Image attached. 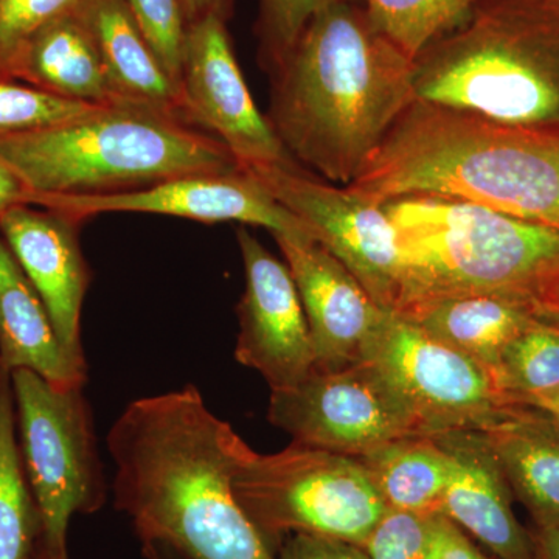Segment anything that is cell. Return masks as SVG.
I'll list each match as a JSON object with an SVG mask.
<instances>
[{
	"label": "cell",
	"mask_w": 559,
	"mask_h": 559,
	"mask_svg": "<svg viewBox=\"0 0 559 559\" xmlns=\"http://www.w3.org/2000/svg\"><path fill=\"white\" fill-rule=\"evenodd\" d=\"M22 468L43 518V540L68 547L70 521L108 499L94 417L84 385L58 388L35 371H11Z\"/></svg>",
	"instance_id": "8"
},
{
	"label": "cell",
	"mask_w": 559,
	"mask_h": 559,
	"mask_svg": "<svg viewBox=\"0 0 559 559\" xmlns=\"http://www.w3.org/2000/svg\"><path fill=\"white\" fill-rule=\"evenodd\" d=\"M489 374L509 406L546 409L559 399V323L538 322L522 331Z\"/></svg>",
	"instance_id": "25"
},
{
	"label": "cell",
	"mask_w": 559,
	"mask_h": 559,
	"mask_svg": "<svg viewBox=\"0 0 559 559\" xmlns=\"http://www.w3.org/2000/svg\"><path fill=\"white\" fill-rule=\"evenodd\" d=\"M414 64L374 27L362 0L334 3L267 73L264 116L301 167L348 186L415 100Z\"/></svg>",
	"instance_id": "2"
},
{
	"label": "cell",
	"mask_w": 559,
	"mask_h": 559,
	"mask_svg": "<svg viewBox=\"0 0 559 559\" xmlns=\"http://www.w3.org/2000/svg\"><path fill=\"white\" fill-rule=\"evenodd\" d=\"M399 234L395 310L460 294L518 301L559 323V230L439 197L384 204Z\"/></svg>",
	"instance_id": "4"
},
{
	"label": "cell",
	"mask_w": 559,
	"mask_h": 559,
	"mask_svg": "<svg viewBox=\"0 0 559 559\" xmlns=\"http://www.w3.org/2000/svg\"><path fill=\"white\" fill-rule=\"evenodd\" d=\"M436 559H498L492 555L481 551L480 547L473 543L471 536L466 535L462 528L452 524L448 518L443 520L441 527V539L439 554Z\"/></svg>",
	"instance_id": "33"
},
{
	"label": "cell",
	"mask_w": 559,
	"mask_h": 559,
	"mask_svg": "<svg viewBox=\"0 0 559 559\" xmlns=\"http://www.w3.org/2000/svg\"><path fill=\"white\" fill-rule=\"evenodd\" d=\"M362 360L388 378L425 436L480 430L509 406L485 367L393 311L382 310Z\"/></svg>",
	"instance_id": "9"
},
{
	"label": "cell",
	"mask_w": 559,
	"mask_h": 559,
	"mask_svg": "<svg viewBox=\"0 0 559 559\" xmlns=\"http://www.w3.org/2000/svg\"><path fill=\"white\" fill-rule=\"evenodd\" d=\"M234 491L274 554L290 535L362 547L388 510L358 459L299 443L275 454L246 444Z\"/></svg>",
	"instance_id": "7"
},
{
	"label": "cell",
	"mask_w": 559,
	"mask_h": 559,
	"mask_svg": "<svg viewBox=\"0 0 559 559\" xmlns=\"http://www.w3.org/2000/svg\"><path fill=\"white\" fill-rule=\"evenodd\" d=\"M142 554L146 559H189L167 546L148 547V549L142 550Z\"/></svg>",
	"instance_id": "38"
},
{
	"label": "cell",
	"mask_w": 559,
	"mask_h": 559,
	"mask_svg": "<svg viewBox=\"0 0 559 559\" xmlns=\"http://www.w3.org/2000/svg\"><path fill=\"white\" fill-rule=\"evenodd\" d=\"M544 412L549 414V417L554 419L555 425H557V428L559 429V399L551 401Z\"/></svg>",
	"instance_id": "39"
},
{
	"label": "cell",
	"mask_w": 559,
	"mask_h": 559,
	"mask_svg": "<svg viewBox=\"0 0 559 559\" xmlns=\"http://www.w3.org/2000/svg\"><path fill=\"white\" fill-rule=\"evenodd\" d=\"M396 314L469 356L488 373L495 369L503 348L522 331L538 322H549L518 301L484 294L419 301Z\"/></svg>",
	"instance_id": "22"
},
{
	"label": "cell",
	"mask_w": 559,
	"mask_h": 559,
	"mask_svg": "<svg viewBox=\"0 0 559 559\" xmlns=\"http://www.w3.org/2000/svg\"><path fill=\"white\" fill-rule=\"evenodd\" d=\"M481 0H362L378 28L412 61L463 24Z\"/></svg>",
	"instance_id": "26"
},
{
	"label": "cell",
	"mask_w": 559,
	"mask_h": 559,
	"mask_svg": "<svg viewBox=\"0 0 559 559\" xmlns=\"http://www.w3.org/2000/svg\"><path fill=\"white\" fill-rule=\"evenodd\" d=\"M415 100L559 130V0H481L414 64Z\"/></svg>",
	"instance_id": "6"
},
{
	"label": "cell",
	"mask_w": 559,
	"mask_h": 559,
	"mask_svg": "<svg viewBox=\"0 0 559 559\" xmlns=\"http://www.w3.org/2000/svg\"><path fill=\"white\" fill-rule=\"evenodd\" d=\"M0 364L58 388L86 385L87 370L66 355L38 293L0 235Z\"/></svg>",
	"instance_id": "20"
},
{
	"label": "cell",
	"mask_w": 559,
	"mask_h": 559,
	"mask_svg": "<svg viewBox=\"0 0 559 559\" xmlns=\"http://www.w3.org/2000/svg\"><path fill=\"white\" fill-rule=\"evenodd\" d=\"M84 0H0V80L16 81L33 36L51 21L72 13Z\"/></svg>",
	"instance_id": "29"
},
{
	"label": "cell",
	"mask_w": 559,
	"mask_h": 559,
	"mask_svg": "<svg viewBox=\"0 0 559 559\" xmlns=\"http://www.w3.org/2000/svg\"><path fill=\"white\" fill-rule=\"evenodd\" d=\"M245 293L237 307L240 333L235 358L259 371L271 390L294 388L316 371L310 326L288 264L245 226L237 229Z\"/></svg>",
	"instance_id": "14"
},
{
	"label": "cell",
	"mask_w": 559,
	"mask_h": 559,
	"mask_svg": "<svg viewBox=\"0 0 559 559\" xmlns=\"http://www.w3.org/2000/svg\"><path fill=\"white\" fill-rule=\"evenodd\" d=\"M180 94L193 123L221 140L241 168L301 167L257 108L223 17L187 28Z\"/></svg>",
	"instance_id": "12"
},
{
	"label": "cell",
	"mask_w": 559,
	"mask_h": 559,
	"mask_svg": "<svg viewBox=\"0 0 559 559\" xmlns=\"http://www.w3.org/2000/svg\"><path fill=\"white\" fill-rule=\"evenodd\" d=\"M33 193L9 165L0 160V215L14 205L32 204Z\"/></svg>",
	"instance_id": "34"
},
{
	"label": "cell",
	"mask_w": 559,
	"mask_h": 559,
	"mask_svg": "<svg viewBox=\"0 0 559 559\" xmlns=\"http://www.w3.org/2000/svg\"><path fill=\"white\" fill-rule=\"evenodd\" d=\"M81 221L64 213L14 205L0 215V235L38 293L66 355L87 370L81 311L92 271L80 245Z\"/></svg>",
	"instance_id": "15"
},
{
	"label": "cell",
	"mask_w": 559,
	"mask_h": 559,
	"mask_svg": "<svg viewBox=\"0 0 559 559\" xmlns=\"http://www.w3.org/2000/svg\"><path fill=\"white\" fill-rule=\"evenodd\" d=\"M114 506L142 550L189 559H277L234 491L246 441L209 409L200 389L132 401L110 428Z\"/></svg>",
	"instance_id": "1"
},
{
	"label": "cell",
	"mask_w": 559,
	"mask_h": 559,
	"mask_svg": "<svg viewBox=\"0 0 559 559\" xmlns=\"http://www.w3.org/2000/svg\"><path fill=\"white\" fill-rule=\"evenodd\" d=\"M140 31L180 90L187 25L180 0H124Z\"/></svg>",
	"instance_id": "31"
},
{
	"label": "cell",
	"mask_w": 559,
	"mask_h": 559,
	"mask_svg": "<svg viewBox=\"0 0 559 559\" xmlns=\"http://www.w3.org/2000/svg\"><path fill=\"white\" fill-rule=\"evenodd\" d=\"M257 22L261 68L271 72L299 39L312 17L344 0H259Z\"/></svg>",
	"instance_id": "30"
},
{
	"label": "cell",
	"mask_w": 559,
	"mask_h": 559,
	"mask_svg": "<svg viewBox=\"0 0 559 559\" xmlns=\"http://www.w3.org/2000/svg\"><path fill=\"white\" fill-rule=\"evenodd\" d=\"M0 160L32 191L33 202L121 193L241 168L210 132L134 105L100 106L55 127L0 138Z\"/></svg>",
	"instance_id": "5"
},
{
	"label": "cell",
	"mask_w": 559,
	"mask_h": 559,
	"mask_svg": "<svg viewBox=\"0 0 559 559\" xmlns=\"http://www.w3.org/2000/svg\"><path fill=\"white\" fill-rule=\"evenodd\" d=\"M79 11L94 35L120 105L157 109L194 124L178 84L124 0H84Z\"/></svg>",
	"instance_id": "18"
},
{
	"label": "cell",
	"mask_w": 559,
	"mask_h": 559,
	"mask_svg": "<svg viewBox=\"0 0 559 559\" xmlns=\"http://www.w3.org/2000/svg\"><path fill=\"white\" fill-rule=\"evenodd\" d=\"M33 205L64 213L81 223L102 213H151L204 224L240 223L264 227L272 237L314 240L311 230L245 168L179 176L100 197H38Z\"/></svg>",
	"instance_id": "13"
},
{
	"label": "cell",
	"mask_w": 559,
	"mask_h": 559,
	"mask_svg": "<svg viewBox=\"0 0 559 559\" xmlns=\"http://www.w3.org/2000/svg\"><path fill=\"white\" fill-rule=\"evenodd\" d=\"M31 559H70L68 547L62 549H53V547L47 546L43 539H40L39 546L36 547L35 554Z\"/></svg>",
	"instance_id": "37"
},
{
	"label": "cell",
	"mask_w": 559,
	"mask_h": 559,
	"mask_svg": "<svg viewBox=\"0 0 559 559\" xmlns=\"http://www.w3.org/2000/svg\"><path fill=\"white\" fill-rule=\"evenodd\" d=\"M356 459L388 509L441 514L450 459L433 437H401Z\"/></svg>",
	"instance_id": "23"
},
{
	"label": "cell",
	"mask_w": 559,
	"mask_h": 559,
	"mask_svg": "<svg viewBox=\"0 0 559 559\" xmlns=\"http://www.w3.org/2000/svg\"><path fill=\"white\" fill-rule=\"evenodd\" d=\"M443 514L385 510L362 544L369 559H436Z\"/></svg>",
	"instance_id": "28"
},
{
	"label": "cell",
	"mask_w": 559,
	"mask_h": 559,
	"mask_svg": "<svg viewBox=\"0 0 559 559\" xmlns=\"http://www.w3.org/2000/svg\"><path fill=\"white\" fill-rule=\"evenodd\" d=\"M277 559H369L362 547L312 535H290L275 551Z\"/></svg>",
	"instance_id": "32"
},
{
	"label": "cell",
	"mask_w": 559,
	"mask_h": 559,
	"mask_svg": "<svg viewBox=\"0 0 559 559\" xmlns=\"http://www.w3.org/2000/svg\"><path fill=\"white\" fill-rule=\"evenodd\" d=\"M248 171L358 278L382 310H395L401 250L399 234L384 204L348 187L323 182L304 167H259Z\"/></svg>",
	"instance_id": "11"
},
{
	"label": "cell",
	"mask_w": 559,
	"mask_h": 559,
	"mask_svg": "<svg viewBox=\"0 0 559 559\" xmlns=\"http://www.w3.org/2000/svg\"><path fill=\"white\" fill-rule=\"evenodd\" d=\"M97 108L100 106L66 100L21 81L0 80V138L55 127Z\"/></svg>",
	"instance_id": "27"
},
{
	"label": "cell",
	"mask_w": 559,
	"mask_h": 559,
	"mask_svg": "<svg viewBox=\"0 0 559 559\" xmlns=\"http://www.w3.org/2000/svg\"><path fill=\"white\" fill-rule=\"evenodd\" d=\"M296 283L316 355V371L360 362L382 308L358 278L316 240L274 235Z\"/></svg>",
	"instance_id": "16"
},
{
	"label": "cell",
	"mask_w": 559,
	"mask_h": 559,
	"mask_svg": "<svg viewBox=\"0 0 559 559\" xmlns=\"http://www.w3.org/2000/svg\"><path fill=\"white\" fill-rule=\"evenodd\" d=\"M530 536L535 559H559V527H535Z\"/></svg>",
	"instance_id": "36"
},
{
	"label": "cell",
	"mask_w": 559,
	"mask_h": 559,
	"mask_svg": "<svg viewBox=\"0 0 559 559\" xmlns=\"http://www.w3.org/2000/svg\"><path fill=\"white\" fill-rule=\"evenodd\" d=\"M349 190L471 202L559 230V130H533L414 100Z\"/></svg>",
	"instance_id": "3"
},
{
	"label": "cell",
	"mask_w": 559,
	"mask_h": 559,
	"mask_svg": "<svg viewBox=\"0 0 559 559\" xmlns=\"http://www.w3.org/2000/svg\"><path fill=\"white\" fill-rule=\"evenodd\" d=\"M16 81L66 100L120 105L94 35L80 11L40 28L22 55Z\"/></svg>",
	"instance_id": "21"
},
{
	"label": "cell",
	"mask_w": 559,
	"mask_h": 559,
	"mask_svg": "<svg viewBox=\"0 0 559 559\" xmlns=\"http://www.w3.org/2000/svg\"><path fill=\"white\" fill-rule=\"evenodd\" d=\"M450 459L441 514L498 559H535L530 532L514 516L513 492L480 430L433 436Z\"/></svg>",
	"instance_id": "17"
},
{
	"label": "cell",
	"mask_w": 559,
	"mask_h": 559,
	"mask_svg": "<svg viewBox=\"0 0 559 559\" xmlns=\"http://www.w3.org/2000/svg\"><path fill=\"white\" fill-rule=\"evenodd\" d=\"M267 419L293 443L352 457L401 437L425 436L406 401L369 360L271 390Z\"/></svg>",
	"instance_id": "10"
},
{
	"label": "cell",
	"mask_w": 559,
	"mask_h": 559,
	"mask_svg": "<svg viewBox=\"0 0 559 559\" xmlns=\"http://www.w3.org/2000/svg\"><path fill=\"white\" fill-rule=\"evenodd\" d=\"M43 518L22 468L11 371L0 364V559H31Z\"/></svg>",
	"instance_id": "24"
},
{
	"label": "cell",
	"mask_w": 559,
	"mask_h": 559,
	"mask_svg": "<svg viewBox=\"0 0 559 559\" xmlns=\"http://www.w3.org/2000/svg\"><path fill=\"white\" fill-rule=\"evenodd\" d=\"M231 3H234V0H180L187 25L194 24V22L204 20V17L212 16V14L227 20Z\"/></svg>",
	"instance_id": "35"
},
{
	"label": "cell",
	"mask_w": 559,
	"mask_h": 559,
	"mask_svg": "<svg viewBox=\"0 0 559 559\" xmlns=\"http://www.w3.org/2000/svg\"><path fill=\"white\" fill-rule=\"evenodd\" d=\"M480 432L536 527H559V429L549 414L507 406Z\"/></svg>",
	"instance_id": "19"
}]
</instances>
